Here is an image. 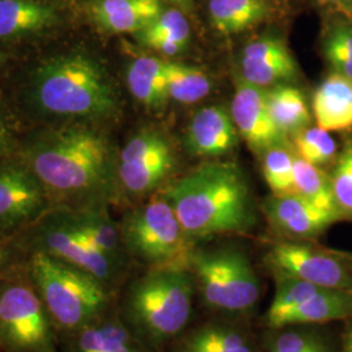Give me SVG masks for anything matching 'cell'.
I'll return each mask as SVG.
<instances>
[{
    "mask_svg": "<svg viewBox=\"0 0 352 352\" xmlns=\"http://www.w3.org/2000/svg\"><path fill=\"white\" fill-rule=\"evenodd\" d=\"M164 197L192 241L241 234L256 222L251 189L236 164H204L173 183Z\"/></svg>",
    "mask_w": 352,
    "mask_h": 352,
    "instance_id": "obj_1",
    "label": "cell"
},
{
    "mask_svg": "<svg viewBox=\"0 0 352 352\" xmlns=\"http://www.w3.org/2000/svg\"><path fill=\"white\" fill-rule=\"evenodd\" d=\"M30 164L45 188L64 197L85 196L106 184L109 148L93 131L62 129L38 142Z\"/></svg>",
    "mask_w": 352,
    "mask_h": 352,
    "instance_id": "obj_2",
    "label": "cell"
},
{
    "mask_svg": "<svg viewBox=\"0 0 352 352\" xmlns=\"http://www.w3.org/2000/svg\"><path fill=\"white\" fill-rule=\"evenodd\" d=\"M196 283L190 270H149L128 289V327L153 344L171 340L187 327Z\"/></svg>",
    "mask_w": 352,
    "mask_h": 352,
    "instance_id": "obj_3",
    "label": "cell"
},
{
    "mask_svg": "<svg viewBox=\"0 0 352 352\" xmlns=\"http://www.w3.org/2000/svg\"><path fill=\"white\" fill-rule=\"evenodd\" d=\"M33 89L38 106L54 115L104 116L116 110L110 80L82 54L56 56L39 67Z\"/></svg>",
    "mask_w": 352,
    "mask_h": 352,
    "instance_id": "obj_4",
    "label": "cell"
},
{
    "mask_svg": "<svg viewBox=\"0 0 352 352\" xmlns=\"http://www.w3.org/2000/svg\"><path fill=\"white\" fill-rule=\"evenodd\" d=\"M30 273L47 314L67 330L88 327L109 302L103 282L46 252L33 254Z\"/></svg>",
    "mask_w": 352,
    "mask_h": 352,
    "instance_id": "obj_5",
    "label": "cell"
},
{
    "mask_svg": "<svg viewBox=\"0 0 352 352\" xmlns=\"http://www.w3.org/2000/svg\"><path fill=\"white\" fill-rule=\"evenodd\" d=\"M120 236L129 253L149 270H189L195 241L186 235L166 197L128 214Z\"/></svg>",
    "mask_w": 352,
    "mask_h": 352,
    "instance_id": "obj_6",
    "label": "cell"
},
{
    "mask_svg": "<svg viewBox=\"0 0 352 352\" xmlns=\"http://www.w3.org/2000/svg\"><path fill=\"white\" fill-rule=\"evenodd\" d=\"M189 270L204 302L218 312L244 315L260 298V282L250 258L238 250L196 251Z\"/></svg>",
    "mask_w": 352,
    "mask_h": 352,
    "instance_id": "obj_7",
    "label": "cell"
},
{
    "mask_svg": "<svg viewBox=\"0 0 352 352\" xmlns=\"http://www.w3.org/2000/svg\"><path fill=\"white\" fill-rule=\"evenodd\" d=\"M274 279L276 294L265 316L270 330L344 322L352 317V292L320 287L295 278Z\"/></svg>",
    "mask_w": 352,
    "mask_h": 352,
    "instance_id": "obj_8",
    "label": "cell"
},
{
    "mask_svg": "<svg viewBox=\"0 0 352 352\" xmlns=\"http://www.w3.org/2000/svg\"><path fill=\"white\" fill-rule=\"evenodd\" d=\"M265 264L274 277L295 278L320 287L352 292V254L349 253L283 240L266 252Z\"/></svg>",
    "mask_w": 352,
    "mask_h": 352,
    "instance_id": "obj_9",
    "label": "cell"
},
{
    "mask_svg": "<svg viewBox=\"0 0 352 352\" xmlns=\"http://www.w3.org/2000/svg\"><path fill=\"white\" fill-rule=\"evenodd\" d=\"M0 340L17 352H54L49 314L34 286L0 285Z\"/></svg>",
    "mask_w": 352,
    "mask_h": 352,
    "instance_id": "obj_10",
    "label": "cell"
},
{
    "mask_svg": "<svg viewBox=\"0 0 352 352\" xmlns=\"http://www.w3.org/2000/svg\"><path fill=\"white\" fill-rule=\"evenodd\" d=\"M174 164V153L164 135L142 131L129 140L122 151L119 176L129 193L144 195L164 182Z\"/></svg>",
    "mask_w": 352,
    "mask_h": 352,
    "instance_id": "obj_11",
    "label": "cell"
},
{
    "mask_svg": "<svg viewBox=\"0 0 352 352\" xmlns=\"http://www.w3.org/2000/svg\"><path fill=\"white\" fill-rule=\"evenodd\" d=\"M41 239V251L87 272L104 285L113 280L116 265L76 226L71 217H59L46 223Z\"/></svg>",
    "mask_w": 352,
    "mask_h": 352,
    "instance_id": "obj_12",
    "label": "cell"
},
{
    "mask_svg": "<svg viewBox=\"0 0 352 352\" xmlns=\"http://www.w3.org/2000/svg\"><path fill=\"white\" fill-rule=\"evenodd\" d=\"M269 225L289 239L312 240L340 222L336 212L322 209L296 193L272 195L264 202Z\"/></svg>",
    "mask_w": 352,
    "mask_h": 352,
    "instance_id": "obj_13",
    "label": "cell"
},
{
    "mask_svg": "<svg viewBox=\"0 0 352 352\" xmlns=\"http://www.w3.org/2000/svg\"><path fill=\"white\" fill-rule=\"evenodd\" d=\"M231 115L240 136L256 151L280 145L283 135L274 124L266 100V90L241 78L236 84Z\"/></svg>",
    "mask_w": 352,
    "mask_h": 352,
    "instance_id": "obj_14",
    "label": "cell"
},
{
    "mask_svg": "<svg viewBox=\"0 0 352 352\" xmlns=\"http://www.w3.org/2000/svg\"><path fill=\"white\" fill-rule=\"evenodd\" d=\"M298 72L296 60L280 38L254 39L241 54L243 78L260 88L292 81Z\"/></svg>",
    "mask_w": 352,
    "mask_h": 352,
    "instance_id": "obj_15",
    "label": "cell"
},
{
    "mask_svg": "<svg viewBox=\"0 0 352 352\" xmlns=\"http://www.w3.org/2000/svg\"><path fill=\"white\" fill-rule=\"evenodd\" d=\"M45 204V187L37 176L21 168H0V226L32 221Z\"/></svg>",
    "mask_w": 352,
    "mask_h": 352,
    "instance_id": "obj_16",
    "label": "cell"
},
{
    "mask_svg": "<svg viewBox=\"0 0 352 352\" xmlns=\"http://www.w3.org/2000/svg\"><path fill=\"white\" fill-rule=\"evenodd\" d=\"M239 132L232 115L223 106H206L195 113L187 131V149L192 155L217 158L234 151Z\"/></svg>",
    "mask_w": 352,
    "mask_h": 352,
    "instance_id": "obj_17",
    "label": "cell"
},
{
    "mask_svg": "<svg viewBox=\"0 0 352 352\" xmlns=\"http://www.w3.org/2000/svg\"><path fill=\"white\" fill-rule=\"evenodd\" d=\"M317 126L327 132H350L352 129V80L331 72L317 87L312 98Z\"/></svg>",
    "mask_w": 352,
    "mask_h": 352,
    "instance_id": "obj_18",
    "label": "cell"
},
{
    "mask_svg": "<svg viewBox=\"0 0 352 352\" xmlns=\"http://www.w3.org/2000/svg\"><path fill=\"white\" fill-rule=\"evenodd\" d=\"M160 0H94L91 13L103 30L139 33L161 13Z\"/></svg>",
    "mask_w": 352,
    "mask_h": 352,
    "instance_id": "obj_19",
    "label": "cell"
},
{
    "mask_svg": "<svg viewBox=\"0 0 352 352\" xmlns=\"http://www.w3.org/2000/svg\"><path fill=\"white\" fill-rule=\"evenodd\" d=\"M56 21L54 8L39 0H0V37L10 38L47 29Z\"/></svg>",
    "mask_w": 352,
    "mask_h": 352,
    "instance_id": "obj_20",
    "label": "cell"
},
{
    "mask_svg": "<svg viewBox=\"0 0 352 352\" xmlns=\"http://www.w3.org/2000/svg\"><path fill=\"white\" fill-rule=\"evenodd\" d=\"M74 352H148L118 318L91 322L78 330Z\"/></svg>",
    "mask_w": 352,
    "mask_h": 352,
    "instance_id": "obj_21",
    "label": "cell"
},
{
    "mask_svg": "<svg viewBox=\"0 0 352 352\" xmlns=\"http://www.w3.org/2000/svg\"><path fill=\"white\" fill-rule=\"evenodd\" d=\"M126 84L132 96L142 104L160 109L168 100L164 60L140 56L129 64Z\"/></svg>",
    "mask_w": 352,
    "mask_h": 352,
    "instance_id": "obj_22",
    "label": "cell"
},
{
    "mask_svg": "<svg viewBox=\"0 0 352 352\" xmlns=\"http://www.w3.org/2000/svg\"><path fill=\"white\" fill-rule=\"evenodd\" d=\"M138 36L145 46L166 56H174L187 49L190 26L182 11L167 10L139 32Z\"/></svg>",
    "mask_w": 352,
    "mask_h": 352,
    "instance_id": "obj_23",
    "label": "cell"
},
{
    "mask_svg": "<svg viewBox=\"0 0 352 352\" xmlns=\"http://www.w3.org/2000/svg\"><path fill=\"white\" fill-rule=\"evenodd\" d=\"M267 109L278 131L286 135H296L309 126L312 116L299 89L289 85H276L266 90Z\"/></svg>",
    "mask_w": 352,
    "mask_h": 352,
    "instance_id": "obj_24",
    "label": "cell"
},
{
    "mask_svg": "<svg viewBox=\"0 0 352 352\" xmlns=\"http://www.w3.org/2000/svg\"><path fill=\"white\" fill-rule=\"evenodd\" d=\"M322 325H299L273 330L266 340V352H340V340Z\"/></svg>",
    "mask_w": 352,
    "mask_h": 352,
    "instance_id": "obj_25",
    "label": "cell"
},
{
    "mask_svg": "<svg viewBox=\"0 0 352 352\" xmlns=\"http://www.w3.org/2000/svg\"><path fill=\"white\" fill-rule=\"evenodd\" d=\"M177 352H256V349L238 327L209 324L188 334Z\"/></svg>",
    "mask_w": 352,
    "mask_h": 352,
    "instance_id": "obj_26",
    "label": "cell"
},
{
    "mask_svg": "<svg viewBox=\"0 0 352 352\" xmlns=\"http://www.w3.org/2000/svg\"><path fill=\"white\" fill-rule=\"evenodd\" d=\"M210 23L225 36L236 34L258 24L266 14L264 0H209Z\"/></svg>",
    "mask_w": 352,
    "mask_h": 352,
    "instance_id": "obj_27",
    "label": "cell"
},
{
    "mask_svg": "<svg viewBox=\"0 0 352 352\" xmlns=\"http://www.w3.org/2000/svg\"><path fill=\"white\" fill-rule=\"evenodd\" d=\"M164 74L168 98L190 104L205 98L212 91V81L201 69L164 60Z\"/></svg>",
    "mask_w": 352,
    "mask_h": 352,
    "instance_id": "obj_28",
    "label": "cell"
},
{
    "mask_svg": "<svg viewBox=\"0 0 352 352\" xmlns=\"http://www.w3.org/2000/svg\"><path fill=\"white\" fill-rule=\"evenodd\" d=\"M294 188L302 199L337 213L330 174H327L322 167L307 162L296 153L294 160Z\"/></svg>",
    "mask_w": 352,
    "mask_h": 352,
    "instance_id": "obj_29",
    "label": "cell"
},
{
    "mask_svg": "<svg viewBox=\"0 0 352 352\" xmlns=\"http://www.w3.org/2000/svg\"><path fill=\"white\" fill-rule=\"evenodd\" d=\"M78 227L98 250H101L113 264L120 260V234L113 226L110 218L101 210L89 209L76 215H69Z\"/></svg>",
    "mask_w": 352,
    "mask_h": 352,
    "instance_id": "obj_30",
    "label": "cell"
},
{
    "mask_svg": "<svg viewBox=\"0 0 352 352\" xmlns=\"http://www.w3.org/2000/svg\"><path fill=\"white\" fill-rule=\"evenodd\" d=\"M295 151L309 164L324 167L337 161L338 148L336 140L320 126H307L295 135Z\"/></svg>",
    "mask_w": 352,
    "mask_h": 352,
    "instance_id": "obj_31",
    "label": "cell"
},
{
    "mask_svg": "<svg viewBox=\"0 0 352 352\" xmlns=\"http://www.w3.org/2000/svg\"><path fill=\"white\" fill-rule=\"evenodd\" d=\"M294 160L295 154L282 144L265 151L263 173L273 195L295 193Z\"/></svg>",
    "mask_w": 352,
    "mask_h": 352,
    "instance_id": "obj_32",
    "label": "cell"
},
{
    "mask_svg": "<svg viewBox=\"0 0 352 352\" xmlns=\"http://www.w3.org/2000/svg\"><path fill=\"white\" fill-rule=\"evenodd\" d=\"M337 213L340 219H352V140H347L330 174Z\"/></svg>",
    "mask_w": 352,
    "mask_h": 352,
    "instance_id": "obj_33",
    "label": "cell"
},
{
    "mask_svg": "<svg viewBox=\"0 0 352 352\" xmlns=\"http://www.w3.org/2000/svg\"><path fill=\"white\" fill-rule=\"evenodd\" d=\"M324 55L334 72L352 80V26L336 23L324 38Z\"/></svg>",
    "mask_w": 352,
    "mask_h": 352,
    "instance_id": "obj_34",
    "label": "cell"
},
{
    "mask_svg": "<svg viewBox=\"0 0 352 352\" xmlns=\"http://www.w3.org/2000/svg\"><path fill=\"white\" fill-rule=\"evenodd\" d=\"M340 340V352H352V317L344 321Z\"/></svg>",
    "mask_w": 352,
    "mask_h": 352,
    "instance_id": "obj_35",
    "label": "cell"
},
{
    "mask_svg": "<svg viewBox=\"0 0 352 352\" xmlns=\"http://www.w3.org/2000/svg\"><path fill=\"white\" fill-rule=\"evenodd\" d=\"M324 6H330L342 11L352 10V0H318Z\"/></svg>",
    "mask_w": 352,
    "mask_h": 352,
    "instance_id": "obj_36",
    "label": "cell"
},
{
    "mask_svg": "<svg viewBox=\"0 0 352 352\" xmlns=\"http://www.w3.org/2000/svg\"><path fill=\"white\" fill-rule=\"evenodd\" d=\"M6 141H7V126H6L4 118H3V113L0 110V151L4 148Z\"/></svg>",
    "mask_w": 352,
    "mask_h": 352,
    "instance_id": "obj_37",
    "label": "cell"
},
{
    "mask_svg": "<svg viewBox=\"0 0 352 352\" xmlns=\"http://www.w3.org/2000/svg\"><path fill=\"white\" fill-rule=\"evenodd\" d=\"M161 1V0H160ZM164 1H171V3H175L177 6L183 7V8H187L188 10L192 4V0H164Z\"/></svg>",
    "mask_w": 352,
    "mask_h": 352,
    "instance_id": "obj_38",
    "label": "cell"
},
{
    "mask_svg": "<svg viewBox=\"0 0 352 352\" xmlns=\"http://www.w3.org/2000/svg\"><path fill=\"white\" fill-rule=\"evenodd\" d=\"M6 261V252L3 251V250H0V266L1 264Z\"/></svg>",
    "mask_w": 352,
    "mask_h": 352,
    "instance_id": "obj_39",
    "label": "cell"
},
{
    "mask_svg": "<svg viewBox=\"0 0 352 352\" xmlns=\"http://www.w3.org/2000/svg\"><path fill=\"white\" fill-rule=\"evenodd\" d=\"M1 59H3V58H1V54H0V63H1Z\"/></svg>",
    "mask_w": 352,
    "mask_h": 352,
    "instance_id": "obj_40",
    "label": "cell"
}]
</instances>
